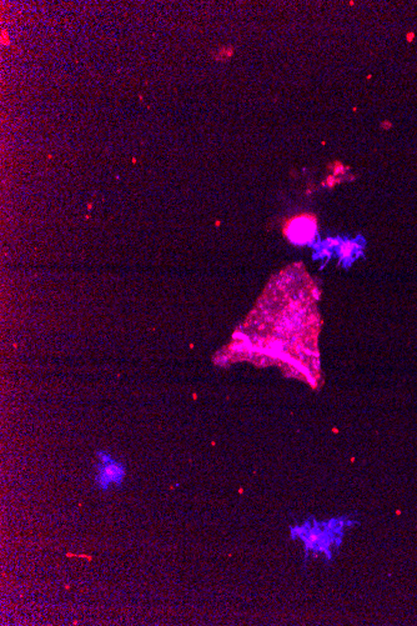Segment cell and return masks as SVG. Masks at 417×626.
Instances as JSON below:
<instances>
[{"label": "cell", "instance_id": "1", "mask_svg": "<svg viewBox=\"0 0 417 626\" xmlns=\"http://www.w3.org/2000/svg\"><path fill=\"white\" fill-rule=\"evenodd\" d=\"M317 230V220L311 214L296 215L286 221L284 226L285 236L293 244L304 245L315 237Z\"/></svg>", "mask_w": 417, "mask_h": 626}, {"label": "cell", "instance_id": "2", "mask_svg": "<svg viewBox=\"0 0 417 626\" xmlns=\"http://www.w3.org/2000/svg\"><path fill=\"white\" fill-rule=\"evenodd\" d=\"M124 476V469L122 465L116 463L105 464L104 468H100V475H99V484L103 487H107L109 483H120Z\"/></svg>", "mask_w": 417, "mask_h": 626}]
</instances>
